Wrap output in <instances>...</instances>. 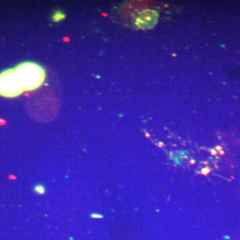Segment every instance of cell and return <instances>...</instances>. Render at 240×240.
I'll return each instance as SVG.
<instances>
[{
  "label": "cell",
  "mask_w": 240,
  "mask_h": 240,
  "mask_svg": "<svg viewBox=\"0 0 240 240\" xmlns=\"http://www.w3.org/2000/svg\"><path fill=\"white\" fill-rule=\"evenodd\" d=\"M33 191L35 192L36 194H38V195H44L46 192V189H45V187L44 186V185L42 184H35V186L33 187Z\"/></svg>",
  "instance_id": "obj_3"
},
{
  "label": "cell",
  "mask_w": 240,
  "mask_h": 240,
  "mask_svg": "<svg viewBox=\"0 0 240 240\" xmlns=\"http://www.w3.org/2000/svg\"><path fill=\"white\" fill-rule=\"evenodd\" d=\"M65 18V15L64 13L61 11H57L54 13L53 16H52V19L53 21L58 22L61 21V20Z\"/></svg>",
  "instance_id": "obj_4"
},
{
  "label": "cell",
  "mask_w": 240,
  "mask_h": 240,
  "mask_svg": "<svg viewBox=\"0 0 240 240\" xmlns=\"http://www.w3.org/2000/svg\"><path fill=\"white\" fill-rule=\"evenodd\" d=\"M90 217L91 218H95V219L103 218L102 215H100V214H91L90 215Z\"/></svg>",
  "instance_id": "obj_5"
},
{
  "label": "cell",
  "mask_w": 240,
  "mask_h": 240,
  "mask_svg": "<svg viewBox=\"0 0 240 240\" xmlns=\"http://www.w3.org/2000/svg\"><path fill=\"white\" fill-rule=\"evenodd\" d=\"M24 90L15 69H9L0 74V95L15 97Z\"/></svg>",
  "instance_id": "obj_2"
},
{
  "label": "cell",
  "mask_w": 240,
  "mask_h": 240,
  "mask_svg": "<svg viewBox=\"0 0 240 240\" xmlns=\"http://www.w3.org/2000/svg\"><path fill=\"white\" fill-rule=\"evenodd\" d=\"M202 172L203 175H206L207 174V173L209 172V171L208 170V168H203L202 170Z\"/></svg>",
  "instance_id": "obj_6"
},
{
  "label": "cell",
  "mask_w": 240,
  "mask_h": 240,
  "mask_svg": "<svg viewBox=\"0 0 240 240\" xmlns=\"http://www.w3.org/2000/svg\"><path fill=\"white\" fill-rule=\"evenodd\" d=\"M24 91L36 90L42 85L46 74L42 66L39 64L26 61L14 68Z\"/></svg>",
  "instance_id": "obj_1"
},
{
  "label": "cell",
  "mask_w": 240,
  "mask_h": 240,
  "mask_svg": "<svg viewBox=\"0 0 240 240\" xmlns=\"http://www.w3.org/2000/svg\"><path fill=\"white\" fill-rule=\"evenodd\" d=\"M211 154H213V155H216V152H215V151H212V152H211Z\"/></svg>",
  "instance_id": "obj_7"
}]
</instances>
